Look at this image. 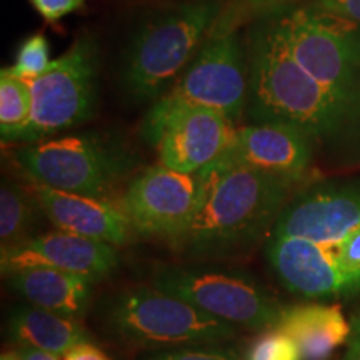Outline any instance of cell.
<instances>
[{
  "label": "cell",
  "mask_w": 360,
  "mask_h": 360,
  "mask_svg": "<svg viewBox=\"0 0 360 360\" xmlns=\"http://www.w3.org/2000/svg\"><path fill=\"white\" fill-rule=\"evenodd\" d=\"M292 57L335 94L354 102L360 84V30L315 7L297 8L274 22Z\"/></svg>",
  "instance_id": "obj_7"
},
{
  "label": "cell",
  "mask_w": 360,
  "mask_h": 360,
  "mask_svg": "<svg viewBox=\"0 0 360 360\" xmlns=\"http://www.w3.org/2000/svg\"><path fill=\"white\" fill-rule=\"evenodd\" d=\"M312 160L310 137L277 122L236 127L232 141L214 165H240L299 182Z\"/></svg>",
  "instance_id": "obj_13"
},
{
  "label": "cell",
  "mask_w": 360,
  "mask_h": 360,
  "mask_svg": "<svg viewBox=\"0 0 360 360\" xmlns=\"http://www.w3.org/2000/svg\"><path fill=\"white\" fill-rule=\"evenodd\" d=\"M276 328L295 340L304 360H327L352 330L339 305L326 304L283 307Z\"/></svg>",
  "instance_id": "obj_18"
},
{
  "label": "cell",
  "mask_w": 360,
  "mask_h": 360,
  "mask_svg": "<svg viewBox=\"0 0 360 360\" xmlns=\"http://www.w3.org/2000/svg\"><path fill=\"white\" fill-rule=\"evenodd\" d=\"M34 193L15 184L4 182L0 187V244L11 247L27 240L35 219Z\"/></svg>",
  "instance_id": "obj_20"
},
{
  "label": "cell",
  "mask_w": 360,
  "mask_h": 360,
  "mask_svg": "<svg viewBox=\"0 0 360 360\" xmlns=\"http://www.w3.org/2000/svg\"><path fill=\"white\" fill-rule=\"evenodd\" d=\"M51 47L49 40L42 34H34L27 37L17 52L15 62L7 67L13 75H19L22 79L34 80L40 77L44 72H47L52 64Z\"/></svg>",
  "instance_id": "obj_22"
},
{
  "label": "cell",
  "mask_w": 360,
  "mask_h": 360,
  "mask_svg": "<svg viewBox=\"0 0 360 360\" xmlns=\"http://www.w3.org/2000/svg\"><path fill=\"white\" fill-rule=\"evenodd\" d=\"M96 65L92 39L80 37L47 72L30 80L32 114L11 143H39L87 122L96 110Z\"/></svg>",
  "instance_id": "obj_8"
},
{
  "label": "cell",
  "mask_w": 360,
  "mask_h": 360,
  "mask_svg": "<svg viewBox=\"0 0 360 360\" xmlns=\"http://www.w3.org/2000/svg\"><path fill=\"white\" fill-rule=\"evenodd\" d=\"M8 285L30 305L79 319L92 300V282L87 277L49 267L22 269L7 276Z\"/></svg>",
  "instance_id": "obj_17"
},
{
  "label": "cell",
  "mask_w": 360,
  "mask_h": 360,
  "mask_svg": "<svg viewBox=\"0 0 360 360\" xmlns=\"http://www.w3.org/2000/svg\"><path fill=\"white\" fill-rule=\"evenodd\" d=\"M12 155L29 182L105 200L134 165L122 146L97 134L25 143Z\"/></svg>",
  "instance_id": "obj_4"
},
{
  "label": "cell",
  "mask_w": 360,
  "mask_h": 360,
  "mask_svg": "<svg viewBox=\"0 0 360 360\" xmlns=\"http://www.w3.org/2000/svg\"><path fill=\"white\" fill-rule=\"evenodd\" d=\"M146 360H245V359L238 357V355L233 352H227V350L180 347L174 350H164V352L150 355V357H147Z\"/></svg>",
  "instance_id": "obj_25"
},
{
  "label": "cell",
  "mask_w": 360,
  "mask_h": 360,
  "mask_svg": "<svg viewBox=\"0 0 360 360\" xmlns=\"http://www.w3.org/2000/svg\"><path fill=\"white\" fill-rule=\"evenodd\" d=\"M247 6L254 7V8H269L274 6H278V4L287 2V0H245Z\"/></svg>",
  "instance_id": "obj_31"
},
{
  "label": "cell",
  "mask_w": 360,
  "mask_h": 360,
  "mask_svg": "<svg viewBox=\"0 0 360 360\" xmlns=\"http://www.w3.org/2000/svg\"><path fill=\"white\" fill-rule=\"evenodd\" d=\"M85 2L87 0H30L32 7L47 24H56L62 20L64 17L79 11Z\"/></svg>",
  "instance_id": "obj_26"
},
{
  "label": "cell",
  "mask_w": 360,
  "mask_h": 360,
  "mask_svg": "<svg viewBox=\"0 0 360 360\" xmlns=\"http://www.w3.org/2000/svg\"><path fill=\"white\" fill-rule=\"evenodd\" d=\"M245 360H304L295 340L278 328H267L250 344Z\"/></svg>",
  "instance_id": "obj_23"
},
{
  "label": "cell",
  "mask_w": 360,
  "mask_h": 360,
  "mask_svg": "<svg viewBox=\"0 0 360 360\" xmlns=\"http://www.w3.org/2000/svg\"><path fill=\"white\" fill-rule=\"evenodd\" d=\"M187 231L174 242L192 255L224 254L262 236L278 217L295 180L240 165H209Z\"/></svg>",
  "instance_id": "obj_1"
},
{
  "label": "cell",
  "mask_w": 360,
  "mask_h": 360,
  "mask_svg": "<svg viewBox=\"0 0 360 360\" xmlns=\"http://www.w3.org/2000/svg\"><path fill=\"white\" fill-rule=\"evenodd\" d=\"M32 114V87L30 80L13 75L7 67L0 72V130L2 142L12 139L25 127Z\"/></svg>",
  "instance_id": "obj_21"
},
{
  "label": "cell",
  "mask_w": 360,
  "mask_h": 360,
  "mask_svg": "<svg viewBox=\"0 0 360 360\" xmlns=\"http://www.w3.org/2000/svg\"><path fill=\"white\" fill-rule=\"evenodd\" d=\"M119 265L117 247L75 233L53 231L30 237L20 244L2 247L0 267L4 276L22 269L49 267L101 281Z\"/></svg>",
  "instance_id": "obj_12"
},
{
  "label": "cell",
  "mask_w": 360,
  "mask_h": 360,
  "mask_svg": "<svg viewBox=\"0 0 360 360\" xmlns=\"http://www.w3.org/2000/svg\"><path fill=\"white\" fill-rule=\"evenodd\" d=\"M154 287L220 321L254 330L276 327L283 310L276 297L250 278L222 270L167 265L155 274Z\"/></svg>",
  "instance_id": "obj_9"
},
{
  "label": "cell",
  "mask_w": 360,
  "mask_h": 360,
  "mask_svg": "<svg viewBox=\"0 0 360 360\" xmlns=\"http://www.w3.org/2000/svg\"><path fill=\"white\" fill-rule=\"evenodd\" d=\"M30 192L57 231L94 238L114 247L125 245L132 237V225L119 202L56 191L35 182H30Z\"/></svg>",
  "instance_id": "obj_16"
},
{
  "label": "cell",
  "mask_w": 360,
  "mask_h": 360,
  "mask_svg": "<svg viewBox=\"0 0 360 360\" xmlns=\"http://www.w3.org/2000/svg\"><path fill=\"white\" fill-rule=\"evenodd\" d=\"M350 337L347 342L344 360H360V312H357L350 321Z\"/></svg>",
  "instance_id": "obj_30"
},
{
  "label": "cell",
  "mask_w": 360,
  "mask_h": 360,
  "mask_svg": "<svg viewBox=\"0 0 360 360\" xmlns=\"http://www.w3.org/2000/svg\"><path fill=\"white\" fill-rule=\"evenodd\" d=\"M0 360H62L58 355L44 352V350L39 349H30V347H15L8 349L0 355Z\"/></svg>",
  "instance_id": "obj_28"
},
{
  "label": "cell",
  "mask_w": 360,
  "mask_h": 360,
  "mask_svg": "<svg viewBox=\"0 0 360 360\" xmlns=\"http://www.w3.org/2000/svg\"><path fill=\"white\" fill-rule=\"evenodd\" d=\"M233 132L231 117L192 107L170 114L146 139L155 146L159 164L177 172L199 174L224 154Z\"/></svg>",
  "instance_id": "obj_11"
},
{
  "label": "cell",
  "mask_w": 360,
  "mask_h": 360,
  "mask_svg": "<svg viewBox=\"0 0 360 360\" xmlns=\"http://www.w3.org/2000/svg\"><path fill=\"white\" fill-rule=\"evenodd\" d=\"M215 24L191 65L175 80L146 115L143 137L150 135L174 112L182 109H212L236 122L249 98L244 53L232 29Z\"/></svg>",
  "instance_id": "obj_5"
},
{
  "label": "cell",
  "mask_w": 360,
  "mask_h": 360,
  "mask_svg": "<svg viewBox=\"0 0 360 360\" xmlns=\"http://www.w3.org/2000/svg\"><path fill=\"white\" fill-rule=\"evenodd\" d=\"M267 257L283 285L295 294L309 299L352 297L349 283L337 265L332 244L272 236Z\"/></svg>",
  "instance_id": "obj_15"
},
{
  "label": "cell",
  "mask_w": 360,
  "mask_h": 360,
  "mask_svg": "<svg viewBox=\"0 0 360 360\" xmlns=\"http://www.w3.org/2000/svg\"><path fill=\"white\" fill-rule=\"evenodd\" d=\"M354 102L314 79L276 30L274 24L254 40L249 105L254 122H277L312 137L335 132Z\"/></svg>",
  "instance_id": "obj_2"
},
{
  "label": "cell",
  "mask_w": 360,
  "mask_h": 360,
  "mask_svg": "<svg viewBox=\"0 0 360 360\" xmlns=\"http://www.w3.org/2000/svg\"><path fill=\"white\" fill-rule=\"evenodd\" d=\"M109 322L127 340L157 347L212 345L237 335L236 326L157 287L120 294L110 305Z\"/></svg>",
  "instance_id": "obj_6"
},
{
  "label": "cell",
  "mask_w": 360,
  "mask_h": 360,
  "mask_svg": "<svg viewBox=\"0 0 360 360\" xmlns=\"http://www.w3.org/2000/svg\"><path fill=\"white\" fill-rule=\"evenodd\" d=\"M8 337L19 347L39 349L64 357L75 345L90 342L89 332L77 319L51 312L35 305L13 309L8 315Z\"/></svg>",
  "instance_id": "obj_19"
},
{
  "label": "cell",
  "mask_w": 360,
  "mask_h": 360,
  "mask_svg": "<svg viewBox=\"0 0 360 360\" xmlns=\"http://www.w3.org/2000/svg\"><path fill=\"white\" fill-rule=\"evenodd\" d=\"M219 0L184 4L148 24L130 45L122 69L125 92L159 101L197 56L220 15Z\"/></svg>",
  "instance_id": "obj_3"
},
{
  "label": "cell",
  "mask_w": 360,
  "mask_h": 360,
  "mask_svg": "<svg viewBox=\"0 0 360 360\" xmlns=\"http://www.w3.org/2000/svg\"><path fill=\"white\" fill-rule=\"evenodd\" d=\"M202 175L154 165L129 184L119 205L137 236L174 244L187 231L200 202Z\"/></svg>",
  "instance_id": "obj_10"
},
{
  "label": "cell",
  "mask_w": 360,
  "mask_h": 360,
  "mask_svg": "<svg viewBox=\"0 0 360 360\" xmlns=\"http://www.w3.org/2000/svg\"><path fill=\"white\" fill-rule=\"evenodd\" d=\"M312 7L360 24V0H319Z\"/></svg>",
  "instance_id": "obj_27"
},
{
  "label": "cell",
  "mask_w": 360,
  "mask_h": 360,
  "mask_svg": "<svg viewBox=\"0 0 360 360\" xmlns=\"http://www.w3.org/2000/svg\"><path fill=\"white\" fill-rule=\"evenodd\" d=\"M62 360H110L101 349L96 347L92 342H84V344L75 345L70 349Z\"/></svg>",
  "instance_id": "obj_29"
},
{
  "label": "cell",
  "mask_w": 360,
  "mask_h": 360,
  "mask_svg": "<svg viewBox=\"0 0 360 360\" xmlns=\"http://www.w3.org/2000/svg\"><path fill=\"white\" fill-rule=\"evenodd\" d=\"M334 257L337 265L347 281L350 292L354 295L360 294V229L349 233L344 240L334 242Z\"/></svg>",
  "instance_id": "obj_24"
},
{
  "label": "cell",
  "mask_w": 360,
  "mask_h": 360,
  "mask_svg": "<svg viewBox=\"0 0 360 360\" xmlns=\"http://www.w3.org/2000/svg\"><path fill=\"white\" fill-rule=\"evenodd\" d=\"M360 229V186L321 187L283 207L274 236L334 244Z\"/></svg>",
  "instance_id": "obj_14"
}]
</instances>
